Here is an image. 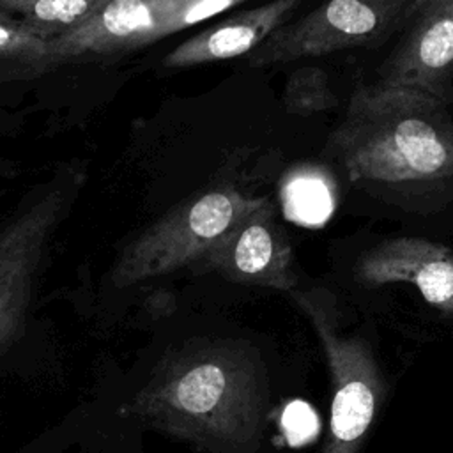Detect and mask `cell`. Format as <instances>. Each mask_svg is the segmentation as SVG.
I'll use <instances>...</instances> for the list:
<instances>
[{"instance_id":"cell-1","label":"cell","mask_w":453,"mask_h":453,"mask_svg":"<svg viewBox=\"0 0 453 453\" xmlns=\"http://www.w3.org/2000/svg\"><path fill=\"white\" fill-rule=\"evenodd\" d=\"M350 182L409 211L453 202V115L430 96L357 85L326 143Z\"/></svg>"},{"instance_id":"cell-2","label":"cell","mask_w":453,"mask_h":453,"mask_svg":"<svg viewBox=\"0 0 453 453\" xmlns=\"http://www.w3.org/2000/svg\"><path fill=\"white\" fill-rule=\"evenodd\" d=\"M262 368L246 345L188 342L161 357L119 414L214 453H255L269 403Z\"/></svg>"},{"instance_id":"cell-3","label":"cell","mask_w":453,"mask_h":453,"mask_svg":"<svg viewBox=\"0 0 453 453\" xmlns=\"http://www.w3.org/2000/svg\"><path fill=\"white\" fill-rule=\"evenodd\" d=\"M265 198L219 186L188 196L133 237L119 253L110 280L115 287L200 265L212 248Z\"/></svg>"},{"instance_id":"cell-4","label":"cell","mask_w":453,"mask_h":453,"mask_svg":"<svg viewBox=\"0 0 453 453\" xmlns=\"http://www.w3.org/2000/svg\"><path fill=\"white\" fill-rule=\"evenodd\" d=\"M87 180L85 165H64L25 195L0 226V354L23 334L34 281L57 228Z\"/></svg>"},{"instance_id":"cell-5","label":"cell","mask_w":453,"mask_h":453,"mask_svg":"<svg viewBox=\"0 0 453 453\" xmlns=\"http://www.w3.org/2000/svg\"><path fill=\"white\" fill-rule=\"evenodd\" d=\"M310 319L331 373V419L320 453H357L382 398V377L368 342L338 333L333 297L324 288L288 292Z\"/></svg>"},{"instance_id":"cell-6","label":"cell","mask_w":453,"mask_h":453,"mask_svg":"<svg viewBox=\"0 0 453 453\" xmlns=\"http://www.w3.org/2000/svg\"><path fill=\"white\" fill-rule=\"evenodd\" d=\"M416 9L414 0H326L280 27L244 57L248 67H273L299 58L373 46L393 34Z\"/></svg>"},{"instance_id":"cell-7","label":"cell","mask_w":453,"mask_h":453,"mask_svg":"<svg viewBox=\"0 0 453 453\" xmlns=\"http://www.w3.org/2000/svg\"><path fill=\"white\" fill-rule=\"evenodd\" d=\"M379 69V83L453 101V0H423Z\"/></svg>"},{"instance_id":"cell-8","label":"cell","mask_w":453,"mask_h":453,"mask_svg":"<svg viewBox=\"0 0 453 453\" xmlns=\"http://www.w3.org/2000/svg\"><path fill=\"white\" fill-rule=\"evenodd\" d=\"M292 244L265 198L246 214L198 265L228 281L292 292L297 288Z\"/></svg>"},{"instance_id":"cell-9","label":"cell","mask_w":453,"mask_h":453,"mask_svg":"<svg viewBox=\"0 0 453 453\" xmlns=\"http://www.w3.org/2000/svg\"><path fill=\"white\" fill-rule=\"evenodd\" d=\"M365 287L409 283L442 315H453V248L414 235L389 237L365 251L354 265Z\"/></svg>"},{"instance_id":"cell-10","label":"cell","mask_w":453,"mask_h":453,"mask_svg":"<svg viewBox=\"0 0 453 453\" xmlns=\"http://www.w3.org/2000/svg\"><path fill=\"white\" fill-rule=\"evenodd\" d=\"M159 37L157 0H99L74 28L50 41L55 65L78 57L115 55Z\"/></svg>"},{"instance_id":"cell-11","label":"cell","mask_w":453,"mask_h":453,"mask_svg":"<svg viewBox=\"0 0 453 453\" xmlns=\"http://www.w3.org/2000/svg\"><path fill=\"white\" fill-rule=\"evenodd\" d=\"M304 0H271L237 11L182 41L163 58V67L184 69L250 55L290 21Z\"/></svg>"},{"instance_id":"cell-12","label":"cell","mask_w":453,"mask_h":453,"mask_svg":"<svg viewBox=\"0 0 453 453\" xmlns=\"http://www.w3.org/2000/svg\"><path fill=\"white\" fill-rule=\"evenodd\" d=\"M97 4L99 0H0V11L53 39L80 25Z\"/></svg>"},{"instance_id":"cell-13","label":"cell","mask_w":453,"mask_h":453,"mask_svg":"<svg viewBox=\"0 0 453 453\" xmlns=\"http://www.w3.org/2000/svg\"><path fill=\"white\" fill-rule=\"evenodd\" d=\"M281 103L287 113L310 117L338 106V97L329 85L324 69L303 65L287 76Z\"/></svg>"},{"instance_id":"cell-14","label":"cell","mask_w":453,"mask_h":453,"mask_svg":"<svg viewBox=\"0 0 453 453\" xmlns=\"http://www.w3.org/2000/svg\"><path fill=\"white\" fill-rule=\"evenodd\" d=\"M50 41L0 11V62H16L35 71L55 67Z\"/></svg>"},{"instance_id":"cell-15","label":"cell","mask_w":453,"mask_h":453,"mask_svg":"<svg viewBox=\"0 0 453 453\" xmlns=\"http://www.w3.org/2000/svg\"><path fill=\"white\" fill-rule=\"evenodd\" d=\"M246 2L248 0H157L159 37H168Z\"/></svg>"},{"instance_id":"cell-16","label":"cell","mask_w":453,"mask_h":453,"mask_svg":"<svg viewBox=\"0 0 453 453\" xmlns=\"http://www.w3.org/2000/svg\"><path fill=\"white\" fill-rule=\"evenodd\" d=\"M421 2H423V0H414V4H416V7H418V5H419V4H421Z\"/></svg>"}]
</instances>
